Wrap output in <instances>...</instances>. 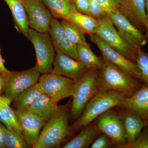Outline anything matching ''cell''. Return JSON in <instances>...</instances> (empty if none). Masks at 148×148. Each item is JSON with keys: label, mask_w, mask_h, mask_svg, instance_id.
Instances as JSON below:
<instances>
[{"label": "cell", "mask_w": 148, "mask_h": 148, "mask_svg": "<svg viewBox=\"0 0 148 148\" xmlns=\"http://www.w3.org/2000/svg\"><path fill=\"white\" fill-rule=\"evenodd\" d=\"M127 97V95L119 91L110 89L99 90L70 127L71 131L76 132L93 122L101 114L119 106Z\"/></svg>", "instance_id": "6da1fadb"}, {"label": "cell", "mask_w": 148, "mask_h": 148, "mask_svg": "<svg viewBox=\"0 0 148 148\" xmlns=\"http://www.w3.org/2000/svg\"><path fill=\"white\" fill-rule=\"evenodd\" d=\"M103 68L98 72L99 90L110 89L119 91L130 97L142 87L141 81L108 61L103 59Z\"/></svg>", "instance_id": "7a4b0ae2"}, {"label": "cell", "mask_w": 148, "mask_h": 148, "mask_svg": "<svg viewBox=\"0 0 148 148\" xmlns=\"http://www.w3.org/2000/svg\"><path fill=\"white\" fill-rule=\"evenodd\" d=\"M69 104L47 122L33 148H58L71 131L69 125Z\"/></svg>", "instance_id": "3957f363"}, {"label": "cell", "mask_w": 148, "mask_h": 148, "mask_svg": "<svg viewBox=\"0 0 148 148\" xmlns=\"http://www.w3.org/2000/svg\"><path fill=\"white\" fill-rule=\"evenodd\" d=\"M98 72L97 70H89L76 81L71 110L73 119L77 120L79 117L87 103L100 90Z\"/></svg>", "instance_id": "277c9868"}, {"label": "cell", "mask_w": 148, "mask_h": 148, "mask_svg": "<svg viewBox=\"0 0 148 148\" xmlns=\"http://www.w3.org/2000/svg\"><path fill=\"white\" fill-rule=\"evenodd\" d=\"M28 39L34 47L36 56L35 67L41 74L52 71L55 58V50L48 32L40 33L29 28Z\"/></svg>", "instance_id": "5b68a950"}, {"label": "cell", "mask_w": 148, "mask_h": 148, "mask_svg": "<svg viewBox=\"0 0 148 148\" xmlns=\"http://www.w3.org/2000/svg\"><path fill=\"white\" fill-rule=\"evenodd\" d=\"M95 124L101 133L107 135L112 143L113 147L127 144L123 123L116 110L110 109L101 114L95 120Z\"/></svg>", "instance_id": "8992f818"}, {"label": "cell", "mask_w": 148, "mask_h": 148, "mask_svg": "<svg viewBox=\"0 0 148 148\" xmlns=\"http://www.w3.org/2000/svg\"><path fill=\"white\" fill-rule=\"evenodd\" d=\"M99 27L96 34L111 47L136 64L138 49L130 46L123 40L108 16L98 19Z\"/></svg>", "instance_id": "52a82bcc"}, {"label": "cell", "mask_w": 148, "mask_h": 148, "mask_svg": "<svg viewBox=\"0 0 148 148\" xmlns=\"http://www.w3.org/2000/svg\"><path fill=\"white\" fill-rule=\"evenodd\" d=\"M76 81L53 73L42 74L38 83L43 92L58 103L72 97Z\"/></svg>", "instance_id": "ba28073f"}, {"label": "cell", "mask_w": 148, "mask_h": 148, "mask_svg": "<svg viewBox=\"0 0 148 148\" xmlns=\"http://www.w3.org/2000/svg\"><path fill=\"white\" fill-rule=\"evenodd\" d=\"M40 75L35 66L22 71H9L6 74V86L3 96L11 103L18 94L38 82Z\"/></svg>", "instance_id": "9c48e42d"}, {"label": "cell", "mask_w": 148, "mask_h": 148, "mask_svg": "<svg viewBox=\"0 0 148 148\" xmlns=\"http://www.w3.org/2000/svg\"><path fill=\"white\" fill-rule=\"evenodd\" d=\"M116 27L117 31L123 40L135 49L142 48L147 43L145 35L119 10H116L108 14Z\"/></svg>", "instance_id": "30bf717a"}, {"label": "cell", "mask_w": 148, "mask_h": 148, "mask_svg": "<svg viewBox=\"0 0 148 148\" xmlns=\"http://www.w3.org/2000/svg\"><path fill=\"white\" fill-rule=\"evenodd\" d=\"M88 35L91 41L100 49L103 59L128 72L141 81V74L136 63L115 50L96 34Z\"/></svg>", "instance_id": "8fae6325"}, {"label": "cell", "mask_w": 148, "mask_h": 148, "mask_svg": "<svg viewBox=\"0 0 148 148\" xmlns=\"http://www.w3.org/2000/svg\"><path fill=\"white\" fill-rule=\"evenodd\" d=\"M30 28L40 33L48 32L52 14L41 0H24Z\"/></svg>", "instance_id": "7c38bea8"}, {"label": "cell", "mask_w": 148, "mask_h": 148, "mask_svg": "<svg viewBox=\"0 0 148 148\" xmlns=\"http://www.w3.org/2000/svg\"><path fill=\"white\" fill-rule=\"evenodd\" d=\"M14 111L25 140L33 148L38 142L41 131L47 121L27 111L14 109Z\"/></svg>", "instance_id": "4fadbf2b"}, {"label": "cell", "mask_w": 148, "mask_h": 148, "mask_svg": "<svg viewBox=\"0 0 148 148\" xmlns=\"http://www.w3.org/2000/svg\"><path fill=\"white\" fill-rule=\"evenodd\" d=\"M48 33L56 53H63L79 61L76 46L67 36L60 21L52 18Z\"/></svg>", "instance_id": "5bb4252c"}, {"label": "cell", "mask_w": 148, "mask_h": 148, "mask_svg": "<svg viewBox=\"0 0 148 148\" xmlns=\"http://www.w3.org/2000/svg\"><path fill=\"white\" fill-rule=\"evenodd\" d=\"M89 70L81 61L63 53H56L51 73L77 81Z\"/></svg>", "instance_id": "9a60e30c"}, {"label": "cell", "mask_w": 148, "mask_h": 148, "mask_svg": "<svg viewBox=\"0 0 148 148\" xmlns=\"http://www.w3.org/2000/svg\"><path fill=\"white\" fill-rule=\"evenodd\" d=\"M146 0H121L119 10L142 33L146 32Z\"/></svg>", "instance_id": "2e32d148"}, {"label": "cell", "mask_w": 148, "mask_h": 148, "mask_svg": "<svg viewBox=\"0 0 148 148\" xmlns=\"http://www.w3.org/2000/svg\"><path fill=\"white\" fill-rule=\"evenodd\" d=\"M116 110L119 114L124 125L127 143H132L146 126L145 120L132 110L117 106Z\"/></svg>", "instance_id": "e0dca14e"}, {"label": "cell", "mask_w": 148, "mask_h": 148, "mask_svg": "<svg viewBox=\"0 0 148 148\" xmlns=\"http://www.w3.org/2000/svg\"><path fill=\"white\" fill-rule=\"evenodd\" d=\"M49 96L43 93L26 111L43 119L47 122L53 118L64 108Z\"/></svg>", "instance_id": "ac0fdd59"}, {"label": "cell", "mask_w": 148, "mask_h": 148, "mask_svg": "<svg viewBox=\"0 0 148 148\" xmlns=\"http://www.w3.org/2000/svg\"><path fill=\"white\" fill-rule=\"evenodd\" d=\"M120 107L136 112L145 120H148V86H142L133 95L127 97Z\"/></svg>", "instance_id": "d6986e66"}, {"label": "cell", "mask_w": 148, "mask_h": 148, "mask_svg": "<svg viewBox=\"0 0 148 148\" xmlns=\"http://www.w3.org/2000/svg\"><path fill=\"white\" fill-rule=\"evenodd\" d=\"M101 134L95 123H91L82 128L78 134L62 148H89L93 141Z\"/></svg>", "instance_id": "ffe728a7"}, {"label": "cell", "mask_w": 148, "mask_h": 148, "mask_svg": "<svg viewBox=\"0 0 148 148\" xmlns=\"http://www.w3.org/2000/svg\"><path fill=\"white\" fill-rule=\"evenodd\" d=\"M4 1L10 9L16 30L28 38V32L30 28L23 0Z\"/></svg>", "instance_id": "44dd1931"}, {"label": "cell", "mask_w": 148, "mask_h": 148, "mask_svg": "<svg viewBox=\"0 0 148 148\" xmlns=\"http://www.w3.org/2000/svg\"><path fill=\"white\" fill-rule=\"evenodd\" d=\"M53 18L68 20L77 10L73 0H41Z\"/></svg>", "instance_id": "7402d4cb"}, {"label": "cell", "mask_w": 148, "mask_h": 148, "mask_svg": "<svg viewBox=\"0 0 148 148\" xmlns=\"http://www.w3.org/2000/svg\"><path fill=\"white\" fill-rule=\"evenodd\" d=\"M43 93L38 83L18 94L13 101L14 110L25 111Z\"/></svg>", "instance_id": "603a6c76"}, {"label": "cell", "mask_w": 148, "mask_h": 148, "mask_svg": "<svg viewBox=\"0 0 148 148\" xmlns=\"http://www.w3.org/2000/svg\"><path fill=\"white\" fill-rule=\"evenodd\" d=\"M67 20L78 26L88 34H96L99 28L98 19L77 10L72 14Z\"/></svg>", "instance_id": "cb8c5ba5"}, {"label": "cell", "mask_w": 148, "mask_h": 148, "mask_svg": "<svg viewBox=\"0 0 148 148\" xmlns=\"http://www.w3.org/2000/svg\"><path fill=\"white\" fill-rule=\"evenodd\" d=\"M76 49L80 61L89 70H100L104 66L103 58L97 56L90 48V45H77Z\"/></svg>", "instance_id": "d4e9b609"}, {"label": "cell", "mask_w": 148, "mask_h": 148, "mask_svg": "<svg viewBox=\"0 0 148 148\" xmlns=\"http://www.w3.org/2000/svg\"><path fill=\"white\" fill-rule=\"evenodd\" d=\"M60 23L70 40L75 45H89L86 41L85 33L78 26L71 21L63 19Z\"/></svg>", "instance_id": "484cf974"}, {"label": "cell", "mask_w": 148, "mask_h": 148, "mask_svg": "<svg viewBox=\"0 0 148 148\" xmlns=\"http://www.w3.org/2000/svg\"><path fill=\"white\" fill-rule=\"evenodd\" d=\"M5 144L6 148H32L25 140L24 135L14 130L7 128L6 132Z\"/></svg>", "instance_id": "4316f807"}, {"label": "cell", "mask_w": 148, "mask_h": 148, "mask_svg": "<svg viewBox=\"0 0 148 148\" xmlns=\"http://www.w3.org/2000/svg\"><path fill=\"white\" fill-rule=\"evenodd\" d=\"M10 104V103L6 98L3 95H0V107L5 114L12 127L14 130L23 135V132L16 119L14 109L11 108Z\"/></svg>", "instance_id": "83f0119b"}, {"label": "cell", "mask_w": 148, "mask_h": 148, "mask_svg": "<svg viewBox=\"0 0 148 148\" xmlns=\"http://www.w3.org/2000/svg\"><path fill=\"white\" fill-rule=\"evenodd\" d=\"M136 64L141 74V81L148 86V53L142 48L138 49Z\"/></svg>", "instance_id": "f1b7e54d"}, {"label": "cell", "mask_w": 148, "mask_h": 148, "mask_svg": "<svg viewBox=\"0 0 148 148\" xmlns=\"http://www.w3.org/2000/svg\"><path fill=\"white\" fill-rule=\"evenodd\" d=\"M118 148H148V126H145L133 143L119 146Z\"/></svg>", "instance_id": "f546056e"}, {"label": "cell", "mask_w": 148, "mask_h": 148, "mask_svg": "<svg viewBox=\"0 0 148 148\" xmlns=\"http://www.w3.org/2000/svg\"><path fill=\"white\" fill-rule=\"evenodd\" d=\"M89 8L88 15L97 19L108 16L105 11L98 4L96 0H89Z\"/></svg>", "instance_id": "4dcf8cb0"}, {"label": "cell", "mask_w": 148, "mask_h": 148, "mask_svg": "<svg viewBox=\"0 0 148 148\" xmlns=\"http://www.w3.org/2000/svg\"><path fill=\"white\" fill-rule=\"evenodd\" d=\"M112 143L108 136L101 133L93 141L90 146L91 148H108L113 147Z\"/></svg>", "instance_id": "1f68e13d"}, {"label": "cell", "mask_w": 148, "mask_h": 148, "mask_svg": "<svg viewBox=\"0 0 148 148\" xmlns=\"http://www.w3.org/2000/svg\"><path fill=\"white\" fill-rule=\"evenodd\" d=\"M77 11L88 15L89 11V0H73Z\"/></svg>", "instance_id": "d6a6232c"}, {"label": "cell", "mask_w": 148, "mask_h": 148, "mask_svg": "<svg viewBox=\"0 0 148 148\" xmlns=\"http://www.w3.org/2000/svg\"><path fill=\"white\" fill-rule=\"evenodd\" d=\"M101 8L107 14L113 12L117 9L113 5L110 0H96Z\"/></svg>", "instance_id": "836d02e7"}, {"label": "cell", "mask_w": 148, "mask_h": 148, "mask_svg": "<svg viewBox=\"0 0 148 148\" xmlns=\"http://www.w3.org/2000/svg\"><path fill=\"white\" fill-rule=\"evenodd\" d=\"M7 127L0 121V148H5V140Z\"/></svg>", "instance_id": "e575fe53"}, {"label": "cell", "mask_w": 148, "mask_h": 148, "mask_svg": "<svg viewBox=\"0 0 148 148\" xmlns=\"http://www.w3.org/2000/svg\"><path fill=\"white\" fill-rule=\"evenodd\" d=\"M6 82V74L0 71V95H3L5 91Z\"/></svg>", "instance_id": "d590c367"}, {"label": "cell", "mask_w": 148, "mask_h": 148, "mask_svg": "<svg viewBox=\"0 0 148 148\" xmlns=\"http://www.w3.org/2000/svg\"><path fill=\"white\" fill-rule=\"evenodd\" d=\"M0 121L3 124L10 130H13L12 127L9 121L7 118L6 117L5 114L3 111L1 107H0Z\"/></svg>", "instance_id": "8d00e7d4"}, {"label": "cell", "mask_w": 148, "mask_h": 148, "mask_svg": "<svg viewBox=\"0 0 148 148\" xmlns=\"http://www.w3.org/2000/svg\"><path fill=\"white\" fill-rule=\"evenodd\" d=\"M146 18L145 20V27H146V34L145 36L146 39H147V42H148V0H146Z\"/></svg>", "instance_id": "74e56055"}, {"label": "cell", "mask_w": 148, "mask_h": 148, "mask_svg": "<svg viewBox=\"0 0 148 148\" xmlns=\"http://www.w3.org/2000/svg\"><path fill=\"white\" fill-rule=\"evenodd\" d=\"M5 61L3 59L1 54V49H0V71H1L4 73L6 74L9 71L5 68L4 65Z\"/></svg>", "instance_id": "f35d334b"}, {"label": "cell", "mask_w": 148, "mask_h": 148, "mask_svg": "<svg viewBox=\"0 0 148 148\" xmlns=\"http://www.w3.org/2000/svg\"><path fill=\"white\" fill-rule=\"evenodd\" d=\"M110 1L113 5L117 9L119 10L121 0H110Z\"/></svg>", "instance_id": "ab89813d"}, {"label": "cell", "mask_w": 148, "mask_h": 148, "mask_svg": "<svg viewBox=\"0 0 148 148\" xmlns=\"http://www.w3.org/2000/svg\"><path fill=\"white\" fill-rule=\"evenodd\" d=\"M146 126H148V120L145 121Z\"/></svg>", "instance_id": "60d3db41"}, {"label": "cell", "mask_w": 148, "mask_h": 148, "mask_svg": "<svg viewBox=\"0 0 148 148\" xmlns=\"http://www.w3.org/2000/svg\"><path fill=\"white\" fill-rule=\"evenodd\" d=\"M23 1H24V0H23Z\"/></svg>", "instance_id": "b9f144b4"}, {"label": "cell", "mask_w": 148, "mask_h": 148, "mask_svg": "<svg viewBox=\"0 0 148 148\" xmlns=\"http://www.w3.org/2000/svg\"></svg>", "instance_id": "7bdbcfd3"}]
</instances>
